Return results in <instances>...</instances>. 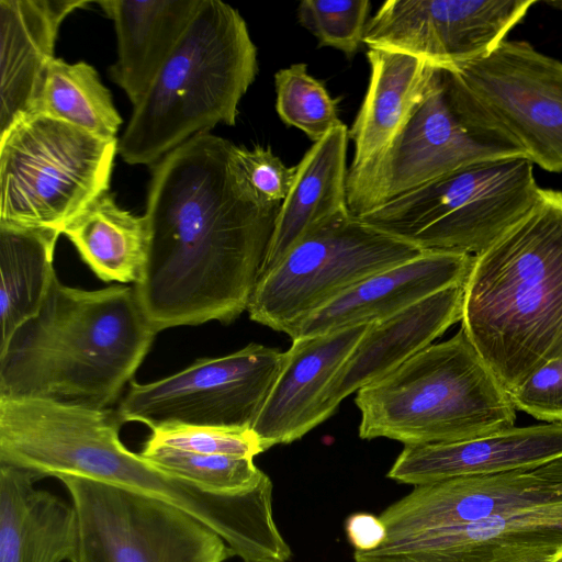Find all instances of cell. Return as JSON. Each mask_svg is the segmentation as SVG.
Here are the masks:
<instances>
[{"instance_id": "obj_7", "label": "cell", "mask_w": 562, "mask_h": 562, "mask_svg": "<svg viewBox=\"0 0 562 562\" xmlns=\"http://www.w3.org/2000/svg\"><path fill=\"white\" fill-rule=\"evenodd\" d=\"M513 157H526L518 143L450 67H437L393 142L369 164L348 169V207L360 216L461 168Z\"/></svg>"}, {"instance_id": "obj_17", "label": "cell", "mask_w": 562, "mask_h": 562, "mask_svg": "<svg viewBox=\"0 0 562 562\" xmlns=\"http://www.w3.org/2000/svg\"><path fill=\"white\" fill-rule=\"evenodd\" d=\"M463 283L371 323L321 396L317 409L321 424L336 412L344 398L385 376L461 321Z\"/></svg>"}, {"instance_id": "obj_4", "label": "cell", "mask_w": 562, "mask_h": 562, "mask_svg": "<svg viewBox=\"0 0 562 562\" xmlns=\"http://www.w3.org/2000/svg\"><path fill=\"white\" fill-rule=\"evenodd\" d=\"M119 409L53 404L29 436L26 463L43 479L79 475L179 508L214 530L243 562H289L292 551L272 514V483L222 495L173 476L120 440Z\"/></svg>"}, {"instance_id": "obj_24", "label": "cell", "mask_w": 562, "mask_h": 562, "mask_svg": "<svg viewBox=\"0 0 562 562\" xmlns=\"http://www.w3.org/2000/svg\"><path fill=\"white\" fill-rule=\"evenodd\" d=\"M349 128L342 123L313 143L296 165L295 180L280 205L258 280L274 268L306 233L349 211Z\"/></svg>"}, {"instance_id": "obj_37", "label": "cell", "mask_w": 562, "mask_h": 562, "mask_svg": "<svg viewBox=\"0 0 562 562\" xmlns=\"http://www.w3.org/2000/svg\"><path fill=\"white\" fill-rule=\"evenodd\" d=\"M546 562H562V551Z\"/></svg>"}, {"instance_id": "obj_16", "label": "cell", "mask_w": 562, "mask_h": 562, "mask_svg": "<svg viewBox=\"0 0 562 562\" xmlns=\"http://www.w3.org/2000/svg\"><path fill=\"white\" fill-rule=\"evenodd\" d=\"M562 498V485L535 470L457 476L415 485L379 516L393 542L428 530L469 525Z\"/></svg>"}, {"instance_id": "obj_33", "label": "cell", "mask_w": 562, "mask_h": 562, "mask_svg": "<svg viewBox=\"0 0 562 562\" xmlns=\"http://www.w3.org/2000/svg\"><path fill=\"white\" fill-rule=\"evenodd\" d=\"M508 394L516 409L547 424H562V358L539 368Z\"/></svg>"}, {"instance_id": "obj_1", "label": "cell", "mask_w": 562, "mask_h": 562, "mask_svg": "<svg viewBox=\"0 0 562 562\" xmlns=\"http://www.w3.org/2000/svg\"><path fill=\"white\" fill-rule=\"evenodd\" d=\"M235 146L205 132L150 166L149 244L134 286L157 333L247 311L281 203L252 189Z\"/></svg>"}, {"instance_id": "obj_25", "label": "cell", "mask_w": 562, "mask_h": 562, "mask_svg": "<svg viewBox=\"0 0 562 562\" xmlns=\"http://www.w3.org/2000/svg\"><path fill=\"white\" fill-rule=\"evenodd\" d=\"M369 86L349 128L355 153L349 170L376 158L398 135L424 100L436 66L415 56L369 48Z\"/></svg>"}, {"instance_id": "obj_32", "label": "cell", "mask_w": 562, "mask_h": 562, "mask_svg": "<svg viewBox=\"0 0 562 562\" xmlns=\"http://www.w3.org/2000/svg\"><path fill=\"white\" fill-rule=\"evenodd\" d=\"M144 445L202 454L249 458L265 451L251 430L179 423L151 428V435Z\"/></svg>"}, {"instance_id": "obj_38", "label": "cell", "mask_w": 562, "mask_h": 562, "mask_svg": "<svg viewBox=\"0 0 562 562\" xmlns=\"http://www.w3.org/2000/svg\"><path fill=\"white\" fill-rule=\"evenodd\" d=\"M549 3H550L551 5H554V7H557V8H559V9H561V10H562V0H560V1H551V2H549Z\"/></svg>"}, {"instance_id": "obj_21", "label": "cell", "mask_w": 562, "mask_h": 562, "mask_svg": "<svg viewBox=\"0 0 562 562\" xmlns=\"http://www.w3.org/2000/svg\"><path fill=\"white\" fill-rule=\"evenodd\" d=\"M86 0H0V134L34 113L64 20Z\"/></svg>"}, {"instance_id": "obj_11", "label": "cell", "mask_w": 562, "mask_h": 562, "mask_svg": "<svg viewBox=\"0 0 562 562\" xmlns=\"http://www.w3.org/2000/svg\"><path fill=\"white\" fill-rule=\"evenodd\" d=\"M57 479L76 514L70 562H224L235 555L214 530L169 504L86 476Z\"/></svg>"}, {"instance_id": "obj_15", "label": "cell", "mask_w": 562, "mask_h": 562, "mask_svg": "<svg viewBox=\"0 0 562 562\" xmlns=\"http://www.w3.org/2000/svg\"><path fill=\"white\" fill-rule=\"evenodd\" d=\"M562 551V498L439 528L371 551L356 562H546Z\"/></svg>"}, {"instance_id": "obj_5", "label": "cell", "mask_w": 562, "mask_h": 562, "mask_svg": "<svg viewBox=\"0 0 562 562\" xmlns=\"http://www.w3.org/2000/svg\"><path fill=\"white\" fill-rule=\"evenodd\" d=\"M259 70L258 53L239 11L202 0L179 44L140 99L119 139L128 165H154L218 124L233 126Z\"/></svg>"}, {"instance_id": "obj_20", "label": "cell", "mask_w": 562, "mask_h": 562, "mask_svg": "<svg viewBox=\"0 0 562 562\" xmlns=\"http://www.w3.org/2000/svg\"><path fill=\"white\" fill-rule=\"evenodd\" d=\"M370 325L292 339L251 429L265 451L299 440L321 424V396Z\"/></svg>"}, {"instance_id": "obj_34", "label": "cell", "mask_w": 562, "mask_h": 562, "mask_svg": "<svg viewBox=\"0 0 562 562\" xmlns=\"http://www.w3.org/2000/svg\"><path fill=\"white\" fill-rule=\"evenodd\" d=\"M237 162L252 189L270 202L282 203L294 183L297 167L286 166L270 147L235 146Z\"/></svg>"}, {"instance_id": "obj_28", "label": "cell", "mask_w": 562, "mask_h": 562, "mask_svg": "<svg viewBox=\"0 0 562 562\" xmlns=\"http://www.w3.org/2000/svg\"><path fill=\"white\" fill-rule=\"evenodd\" d=\"M34 113L66 122L102 138H116L122 117L98 71L86 61L55 58Z\"/></svg>"}, {"instance_id": "obj_9", "label": "cell", "mask_w": 562, "mask_h": 562, "mask_svg": "<svg viewBox=\"0 0 562 562\" xmlns=\"http://www.w3.org/2000/svg\"><path fill=\"white\" fill-rule=\"evenodd\" d=\"M117 138H102L42 113L0 134V223L64 226L109 191Z\"/></svg>"}, {"instance_id": "obj_26", "label": "cell", "mask_w": 562, "mask_h": 562, "mask_svg": "<svg viewBox=\"0 0 562 562\" xmlns=\"http://www.w3.org/2000/svg\"><path fill=\"white\" fill-rule=\"evenodd\" d=\"M61 234L102 281L135 284L142 278L149 244L146 217L122 209L110 191L68 222Z\"/></svg>"}, {"instance_id": "obj_31", "label": "cell", "mask_w": 562, "mask_h": 562, "mask_svg": "<svg viewBox=\"0 0 562 562\" xmlns=\"http://www.w3.org/2000/svg\"><path fill=\"white\" fill-rule=\"evenodd\" d=\"M370 10L368 0H303L297 7V19L319 46L351 56L363 44Z\"/></svg>"}, {"instance_id": "obj_12", "label": "cell", "mask_w": 562, "mask_h": 562, "mask_svg": "<svg viewBox=\"0 0 562 562\" xmlns=\"http://www.w3.org/2000/svg\"><path fill=\"white\" fill-rule=\"evenodd\" d=\"M284 359L285 352L251 342L226 356L198 359L158 381L133 380L117 409L125 423L150 429L179 423L251 430Z\"/></svg>"}, {"instance_id": "obj_18", "label": "cell", "mask_w": 562, "mask_h": 562, "mask_svg": "<svg viewBox=\"0 0 562 562\" xmlns=\"http://www.w3.org/2000/svg\"><path fill=\"white\" fill-rule=\"evenodd\" d=\"M562 459V424H541L477 438L404 446L386 476L419 485L457 476L535 470Z\"/></svg>"}, {"instance_id": "obj_2", "label": "cell", "mask_w": 562, "mask_h": 562, "mask_svg": "<svg viewBox=\"0 0 562 562\" xmlns=\"http://www.w3.org/2000/svg\"><path fill=\"white\" fill-rule=\"evenodd\" d=\"M156 334L135 286L88 291L55 276L38 312L0 349V398L109 408Z\"/></svg>"}, {"instance_id": "obj_22", "label": "cell", "mask_w": 562, "mask_h": 562, "mask_svg": "<svg viewBox=\"0 0 562 562\" xmlns=\"http://www.w3.org/2000/svg\"><path fill=\"white\" fill-rule=\"evenodd\" d=\"M202 0H101L113 21L117 58L112 81L135 106L182 38Z\"/></svg>"}, {"instance_id": "obj_35", "label": "cell", "mask_w": 562, "mask_h": 562, "mask_svg": "<svg viewBox=\"0 0 562 562\" xmlns=\"http://www.w3.org/2000/svg\"><path fill=\"white\" fill-rule=\"evenodd\" d=\"M348 542L355 551H371L386 541V529L380 517L355 513L345 522Z\"/></svg>"}, {"instance_id": "obj_10", "label": "cell", "mask_w": 562, "mask_h": 562, "mask_svg": "<svg viewBox=\"0 0 562 562\" xmlns=\"http://www.w3.org/2000/svg\"><path fill=\"white\" fill-rule=\"evenodd\" d=\"M424 251L350 211L338 214L306 233L258 280L247 312L254 322L290 335L360 281Z\"/></svg>"}, {"instance_id": "obj_6", "label": "cell", "mask_w": 562, "mask_h": 562, "mask_svg": "<svg viewBox=\"0 0 562 562\" xmlns=\"http://www.w3.org/2000/svg\"><path fill=\"white\" fill-rule=\"evenodd\" d=\"M355 403L362 439L430 445L487 436L515 426L509 394L462 328L361 387Z\"/></svg>"}, {"instance_id": "obj_36", "label": "cell", "mask_w": 562, "mask_h": 562, "mask_svg": "<svg viewBox=\"0 0 562 562\" xmlns=\"http://www.w3.org/2000/svg\"><path fill=\"white\" fill-rule=\"evenodd\" d=\"M543 477L562 485V459L536 469Z\"/></svg>"}, {"instance_id": "obj_3", "label": "cell", "mask_w": 562, "mask_h": 562, "mask_svg": "<svg viewBox=\"0 0 562 562\" xmlns=\"http://www.w3.org/2000/svg\"><path fill=\"white\" fill-rule=\"evenodd\" d=\"M461 328L509 393L562 358V192L532 207L474 256Z\"/></svg>"}, {"instance_id": "obj_13", "label": "cell", "mask_w": 562, "mask_h": 562, "mask_svg": "<svg viewBox=\"0 0 562 562\" xmlns=\"http://www.w3.org/2000/svg\"><path fill=\"white\" fill-rule=\"evenodd\" d=\"M447 67L533 165L562 172L561 60L505 40L483 57Z\"/></svg>"}, {"instance_id": "obj_8", "label": "cell", "mask_w": 562, "mask_h": 562, "mask_svg": "<svg viewBox=\"0 0 562 562\" xmlns=\"http://www.w3.org/2000/svg\"><path fill=\"white\" fill-rule=\"evenodd\" d=\"M541 189L528 158L488 160L446 175L359 217L424 250L476 256L532 207Z\"/></svg>"}, {"instance_id": "obj_14", "label": "cell", "mask_w": 562, "mask_h": 562, "mask_svg": "<svg viewBox=\"0 0 562 562\" xmlns=\"http://www.w3.org/2000/svg\"><path fill=\"white\" fill-rule=\"evenodd\" d=\"M535 0H389L370 18L363 44L451 66L490 54Z\"/></svg>"}, {"instance_id": "obj_27", "label": "cell", "mask_w": 562, "mask_h": 562, "mask_svg": "<svg viewBox=\"0 0 562 562\" xmlns=\"http://www.w3.org/2000/svg\"><path fill=\"white\" fill-rule=\"evenodd\" d=\"M60 231L0 223V349L41 308L56 276Z\"/></svg>"}, {"instance_id": "obj_23", "label": "cell", "mask_w": 562, "mask_h": 562, "mask_svg": "<svg viewBox=\"0 0 562 562\" xmlns=\"http://www.w3.org/2000/svg\"><path fill=\"white\" fill-rule=\"evenodd\" d=\"M41 476L0 463V562L71 561L76 549L72 505L36 487Z\"/></svg>"}, {"instance_id": "obj_29", "label": "cell", "mask_w": 562, "mask_h": 562, "mask_svg": "<svg viewBox=\"0 0 562 562\" xmlns=\"http://www.w3.org/2000/svg\"><path fill=\"white\" fill-rule=\"evenodd\" d=\"M139 454L156 468L214 494L238 495L272 483L249 457L202 454L147 445Z\"/></svg>"}, {"instance_id": "obj_19", "label": "cell", "mask_w": 562, "mask_h": 562, "mask_svg": "<svg viewBox=\"0 0 562 562\" xmlns=\"http://www.w3.org/2000/svg\"><path fill=\"white\" fill-rule=\"evenodd\" d=\"M474 256L426 250L360 281L318 310L289 335L316 336L387 318L454 284L463 283Z\"/></svg>"}, {"instance_id": "obj_30", "label": "cell", "mask_w": 562, "mask_h": 562, "mask_svg": "<svg viewBox=\"0 0 562 562\" xmlns=\"http://www.w3.org/2000/svg\"><path fill=\"white\" fill-rule=\"evenodd\" d=\"M276 110L281 121L302 131L313 143L342 124L340 98H333L304 63L292 64L274 75Z\"/></svg>"}]
</instances>
